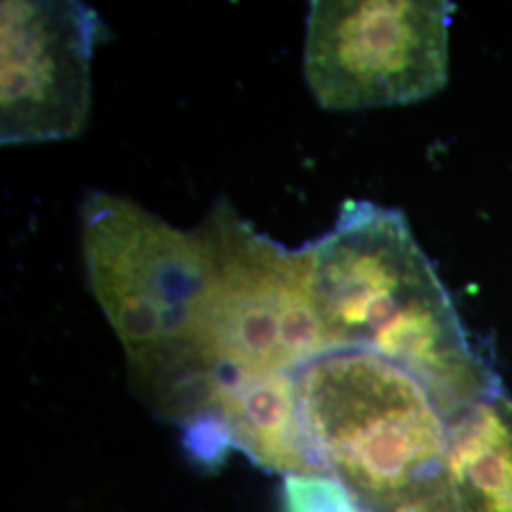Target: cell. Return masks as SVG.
<instances>
[{
  "mask_svg": "<svg viewBox=\"0 0 512 512\" xmlns=\"http://www.w3.org/2000/svg\"><path fill=\"white\" fill-rule=\"evenodd\" d=\"M454 4L444 0L311 4L304 76L329 110L418 103L448 82Z\"/></svg>",
  "mask_w": 512,
  "mask_h": 512,
  "instance_id": "5b68a950",
  "label": "cell"
},
{
  "mask_svg": "<svg viewBox=\"0 0 512 512\" xmlns=\"http://www.w3.org/2000/svg\"><path fill=\"white\" fill-rule=\"evenodd\" d=\"M304 249L329 351L361 349L403 366L448 421L501 387L399 209L346 202L329 232Z\"/></svg>",
  "mask_w": 512,
  "mask_h": 512,
  "instance_id": "6da1fadb",
  "label": "cell"
},
{
  "mask_svg": "<svg viewBox=\"0 0 512 512\" xmlns=\"http://www.w3.org/2000/svg\"><path fill=\"white\" fill-rule=\"evenodd\" d=\"M461 512H512V399L503 385L448 421Z\"/></svg>",
  "mask_w": 512,
  "mask_h": 512,
  "instance_id": "ba28073f",
  "label": "cell"
},
{
  "mask_svg": "<svg viewBox=\"0 0 512 512\" xmlns=\"http://www.w3.org/2000/svg\"><path fill=\"white\" fill-rule=\"evenodd\" d=\"M294 380L313 458L366 512H461L448 420L414 374L370 351L338 349Z\"/></svg>",
  "mask_w": 512,
  "mask_h": 512,
  "instance_id": "7a4b0ae2",
  "label": "cell"
},
{
  "mask_svg": "<svg viewBox=\"0 0 512 512\" xmlns=\"http://www.w3.org/2000/svg\"><path fill=\"white\" fill-rule=\"evenodd\" d=\"M103 23L76 0H4L0 10V141L73 139L92 109L93 48Z\"/></svg>",
  "mask_w": 512,
  "mask_h": 512,
  "instance_id": "8992f818",
  "label": "cell"
},
{
  "mask_svg": "<svg viewBox=\"0 0 512 512\" xmlns=\"http://www.w3.org/2000/svg\"><path fill=\"white\" fill-rule=\"evenodd\" d=\"M294 374L207 376L177 418L190 452L209 463L234 448L275 473L323 475L304 435Z\"/></svg>",
  "mask_w": 512,
  "mask_h": 512,
  "instance_id": "52a82bcc",
  "label": "cell"
},
{
  "mask_svg": "<svg viewBox=\"0 0 512 512\" xmlns=\"http://www.w3.org/2000/svg\"><path fill=\"white\" fill-rule=\"evenodd\" d=\"M82 247L93 296L147 397L177 363L203 293L207 260L200 234L99 190L82 205Z\"/></svg>",
  "mask_w": 512,
  "mask_h": 512,
  "instance_id": "277c9868",
  "label": "cell"
},
{
  "mask_svg": "<svg viewBox=\"0 0 512 512\" xmlns=\"http://www.w3.org/2000/svg\"><path fill=\"white\" fill-rule=\"evenodd\" d=\"M285 512H366L344 486L330 476H285Z\"/></svg>",
  "mask_w": 512,
  "mask_h": 512,
  "instance_id": "9c48e42d",
  "label": "cell"
},
{
  "mask_svg": "<svg viewBox=\"0 0 512 512\" xmlns=\"http://www.w3.org/2000/svg\"><path fill=\"white\" fill-rule=\"evenodd\" d=\"M207 277L165 389L177 397L205 376L296 372L329 353L308 289L306 249H287L239 217L226 198L196 228Z\"/></svg>",
  "mask_w": 512,
  "mask_h": 512,
  "instance_id": "3957f363",
  "label": "cell"
}]
</instances>
